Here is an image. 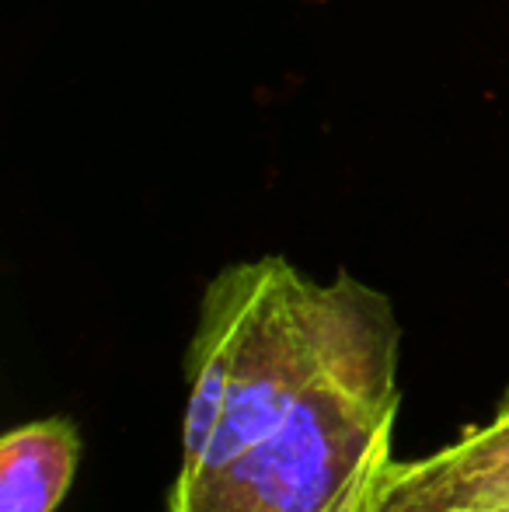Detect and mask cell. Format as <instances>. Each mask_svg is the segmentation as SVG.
<instances>
[{
	"label": "cell",
	"mask_w": 509,
	"mask_h": 512,
	"mask_svg": "<svg viewBox=\"0 0 509 512\" xmlns=\"http://www.w3.org/2000/svg\"><path fill=\"white\" fill-rule=\"evenodd\" d=\"M401 324L353 272L283 255L206 283L185 349L182 460L164 512H374L394 460Z\"/></svg>",
	"instance_id": "6da1fadb"
},
{
	"label": "cell",
	"mask_w": 509,
	"mask_h": 512,
	"mask_svg": "<svg viewBox=\"0 0 509 512\" xmlns=\"http://www.w3.org/2000/svg\"><path fill=\"white\" fill-rule=\"evenodd\" d=\"M374 512H509V443L471 425L426 457H394Z\"/></svg>",
	"instance_id": "7a4b0ae2"
},
{
	"label": "cell",
	"mask_w": 509,
	"mask_h": 512,
	"mask_svg": "<svg viewBox=\"0 0 509 512\" xmlns=\"http://www.w3.org/2000/svg\"><path fill=\"white\" fill-rule=\"evenodd\" d=\"M84 439L74 418L46 415L0 439V512H56L81 467Z\"/></svg>",
	"instance_id": "3957f363"
},
{
	"label": "cell",
	"mask_w": 509,
	"mask_h": 512,
	"mask_svg": "<svg viewBox=\"0 0 509 512\" xmlns=\"http://www.w3.org/2000/svg\"><path fill=\"white\" fill-rule=\"evenodd\" d=\"M482 436H489V439H496V443H509V391H506V398L499 401V408L492 411V418L489 422H482V425H475Z\"/></svg>",
	"instance_id": "277c9868"
}]
</instances>
